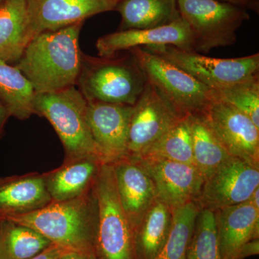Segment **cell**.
I'll return each instance as SVG.
<instances>
[{
  "instance_id": "14",
  "label": "cell",
  "mask_w": 259,
  "mask_h": 259,
  "mask_svg": "<svg viewBox=\"0 0 259 259\" xmlns=\"http://www.w3.org/2000/svg\"><path fill=\"white\" fill-rule=\"evenodd\" d=\"M32 38L115 10L121 0H26Z\"/></svg>"
},
{
  "instance_id": "37",
  "label": "cell",
  "mask_w": 259,
  "mask_h": 259,
  "mask_svg": "<svg viewBox=\"0 0 259 259\" xmlns=\"http://www.w3.org/2000/svg\"><path fill=\"white\" fill-rule=\"evenodd\" d=\"M0 230H1V227H0Z\"/></svg>"
},
{
  "instance_id": "24",
  "label": "cell",
  "mask_w": 259,
  "mask_h": 259,
  "mask_svg": "<svg viewBox=\"0 0 259 259\" xmlns=\"http://www.w3.org/2000/svg\"><path fill=\"white\" fill-rule=\"evenodd\" d=\"M35 93L23 73L0 59V100L10 115L25 120L33 115L32 101Z\"/></svg>"
},
{
  "instance_id": "22",
  "label": "cell",
  "mask_w": 259,
  "mask_h": 259,
  "mask_svg": "<svg viewBox=\"0 0 259 259\" xmlns=\"http://www.w3.org/2000/svg\"><path fill=\"white\" fill-rule=\"evenodd\" d=\"M171 222L172 209L156 199L135 231L138 258H156L168 238Z\"/></svg>"
},
{
  "instance_id": "19",
  "label": "cell",
  "mask_w": 259,
  "mask_h": 259,
  "mask_svg": "<svg viewBox=\"0 0 259 259\" xmlns=\"http://www.w3.org/2000/svg\"><path fill=\"white\" fill-rule=\"evenodd\" d=\"M115 10L121 16L118 30L158 28L181 18L177 0H121Z\"/></svg>"
},
{
  "instance_id": "29",
  "label": "cell",
  "mask_w": 259,
  "mask_h": 259,
  "mask_svg": "<svg viewBox=\"0 0 259 259\" xmlns=\"http://www.w3.org/2000/svg\"><path fill=\"white\" fill-rule=\"evenodd\" d=\"M212 91L214 98L244 114L259 128V75Z\"/></svg>"
},
{
  "instance_id": "7",
  "label": "cell",
  "mask_w": 259,
  "mask_h": 259,
  "mask_svg": "<svg viewBox=\"0 0 259 259\" xmlns=\"http://www.w3.org/2000/svg\"><path fill=\"white\" fill-rule=\"evenodd\" d=\"M180 16L193 35L196 52L208 54L236 41V32L250 19L241 7L216 0H177Z\"/></svg>"
},
{
  "instance_id": "1",
  "label": "cell",
  "mask_w": 259,
  "mask_h": 259,
  "mask_svg": "<svg viewBox=\"0 0 259 259\" xmlns=\"http://www.w3.org/2000/svg\"><path fill=\"white\" fill-rule=\"evenodd\" d=\"M83 24L40 32L28 42L14 66L30 81L35 94L76 87L82 59L79 37Z\"/></svg>"
},
{
  "instance_id": "13",
  "label": "cell",
  "mask_w": 259,
  "mask_h": 259,
  "mask_svg": "<svg viewBox=\"0 0 259 259\" xmlns=\"http://www.w3.org/2000/svg\"><path fill=\"white\" fill-rule=\"evenodd\" d=\"M130 159L137 162L149 175L154 185L156 197L170 208H176L198 199L204 179L194 165L158 158Z\"/></svg>"
},
{
  "instance_id": "36",
  "label": "cell",
  "mask_w": 259,
  "mask_h": 259,
  "mask_svg": "<svg viewBox=\"0 0 259 259\" xmlns=\"http://www.w3.org/2000/svg\"><path fill=\"white\" fill-rule=\"evenodd\" d=\"M3 1H4V0H0V3H1Z\"/></svg>"
},
{
  "instance_id": "23",
  "label": "cell",
  "mask_w": 259,
  "mask_h": 259,
  "mask_svg": "<svg viewBox=\"0 0 259 259\" xmlns=\"http://www.w3.org/2000/svg\"><path fill=\"white\" fill-rule=\"evenodd\" d=\"M194 165L204 180L232 156L210 128L204 114L188 116Z\"/></svg>"
},
{
  "instance_id": "6",
  "label": "cell",
  "mask_w": 259,
  "mask_h": 259,
  "mask_svg": "<svg viewBox=\"0 0 259 259\" xmlns=\"http://www.w3.org/2000/svg\"><path fill=\"white\" fill-rule=\"evenodd\" d=\"M127 51L137 59L147 81L183 117L204 114L214 100L212 90L176 65L145 48Z\"/></svg>"
},
{
  "instance_id": "12",
  "label": "cell",
  "mask_w": 259,
  "mask_h": 259,
  "mask_svg": "<svg viewBox=\"0 0 259 259\" xmlns=\"http://www.w3.org/2000/svg\"><path fill=\"white\" fill-rule=\"evenodd\" d=\"M204 115L231 156L259 166V128L249 117L215 98Z\"/></svg>"
},
{
  "instance_id": "15",
  "label": "cell",
  "mask_w": 259,
  "mask_h": 259,
  "mask_svg": "<svg viewBox=\"0 0 259 259\" xmlns=\"http://www.w3.org/2000/svg\"><path fill=\"white\" fill-rule=\"evenodd\" d=\"M173 46L194 51L193 35L187 22L181 17L173 23L158 28L117 30L97 40L98 56L110 57L136 47Z\"/></svg>"
},
{
  "instance_id": "18",
  "label": "cell",
  "mask_w": 259,
  "mask_h": 259,
  "mask_svg": "<svg viewBox=\"0 0 259 259\" xmlns=\"http://www.w3.org/2000/svg\"><path fill=\"white\" fill-rule=\"evenodd\" d=\"M26 0L0 3V59L16 64L31 40Z\"/></svg>"
},
{
  "instance_id": "11",
  "label": "cell",
  "mask_w": 259,
  "mask_h": 259,
  "mask_svg": "<svg viewBox=\"0 0 259 259\" xmlns=\"http://www.w3.org/2000/svg\"><path fill=\"white\" fill-rule=\"evenodd\" d=\"M88 102L87 117L102 163L127 158L132 105Z\"/></svg>"
},
{
  "instance_id": "28",
  "label": "cell",
  "mask_w": 259,
  "mask_h": 259,
  "mask_svg": "<svg viewBox=\"0 0 259 259\" xmlns=\"http://www.w3.org/2000/svg\"><path fill=\"white\" fill-rule=\"evenodd\" d=\"M187 259H222L218 243L214 211L201 208L196 218Z\"/></svg>"
},
{
  "instance_id": "34",
  "label": "cell",
  "mask_w": 259,
  "mask_h": 259,
  "mask_svg": "<svg viewBox=\"0 0 259 259\" xmlns=\"http://www.w3.org/2000/svg\"><path fill=\"white\" fill-rule=\"evenodd\" d=\"M10 115L9 110L3 102L0 100V139L4 133L5 124Z\"/></svg>"
},
{
  "instance_id": "3",
  "label": "cell",
  "mask_w": 259,
  "mask_h": 259,
  "mask_svg": "<svg viewBox=\"0 0 259 259\" xmlns=\"http://www.w3.org/2000/svg\"><path fill=\"white\" fill-rule=\"evenodd\" d=\"M147 83L137 59L129 54L94 57L82 54L76 86L87 101L134 106Z\"/></svg>"
},
{
  "instance_id": "35",
  "label": "cell",
  "mask_w": 259,
  "mask_h": 259,
  "mask_svg": "<svg viewBox=\"0 0 259 259\" xmlns=\"http://www.w3.org/2000/svg\"><path fill=\"white\" fill-rule=\"evenodd\" d=\"M248 202H250V204L253 205L255 209H259V187L253 191V193L248 199Z\"/></svg>"
},
{
  "instance_id": "25",
  "label": "cell",
  "mask_w": 259,
  "mask_h": 259,
  "mask_svg": "<svg viewBox=\"0 0 259 259\" xmlns=\"http://www.w3.org/2000/svg\"><path fill=\"white\" fill-rule=\"evenodd\" d=\"M0 259H30L51 242L28 227L0 220Z\"/></svg>"
},
{
  "instance_id": "17",
  "label": "cell",
  "mask_w": 259,
  "mask_h": 259,
  "mask_svg": "<svg viewBox=\"0 0 259 259\" xmlns=\"http://www.w3.org/2000/svg\"><path fill=\"white\" fill-rule=\"evenodd\" d=\"M214 214L222 259H237L245 243L258 239L259 209L248 201L217 209Z\"/></svg>"
},
{
  "instance_id": "31",
  "label": "cell",
  "mask_w": 259,
  "mask_h": 259,
  "mask_svg": "<svg viewBox=\"0 0 259 259\" xmlns=\"http://www.w3.org/2000/svg\"><path fill=\"white\" fill-rule=\"evenodd\" d=\"M259 241L258 239L253 240L245 243L238 253L237 259H245L251 255H258Z\"/></svg>"
},
{
  "instance_id": "32",
  "label": "cell",
  "mask_w": 259,
  "mask_h": 259,
  "mask_svg": "<svg viewBox=\"0 0 259 259\" xmlns=\"http://www.w3.org/2000/svg\"><path fill=\"white\" fill-rule=\"evenodd\" d=\"M221 3H228L241 7L245 9H251L255 12L258 10L259 0H216Z\"/></svg>"
},
{
  "instance_id": "16",
  "label": "cell",
  "mask_w": 259,
  "mask_h": 259,
  "mask_svg": "<svg viewBox=\"0 0 259 259\" xmlns=\"http://www.w3.org/2000/svg\"><path fill=\"white\" fill-rule=\"evenodd\" d=\"M112 166L121 205L135 232L141 218L157 199L154 185L134 160L124 158Z\"/></svg>"
},
{
  "instance_id": "10",
  "label": "cell",
  "mask_w": 259,
  "mask_h": 259,
  "mask_svg": "<svg viewBox=\"0 0 259 259\" xmlns=\"http://www.w3.org/2000/svg\"><path fill=\"white\" fill-rule=\"evenodd\" d=\"M259 187V166L231 156L204 180L196 202L213 211L247 202Z\"/></svg>"
},
{
  "instance_id": "20",
  "label": "cell",
  "mask_w": 259,
  "mask_h": 259,
  "mask_svg": "<svg viewBox=\"0 0 259 259\" xmlns=\"http://www.w3.org/2000/svg\"><path fill=\"white\" fill-rule=\"evenodd\" d=\"M51 200L47 181L42 177H28L0 182V215L35 210Z\"/></svg>"
},
{
  "instance_id": "30",
  "label": "cell",
  "mask_w": 259,
  "mask_h": 259,
  "mask_svg": "<svg viewBox=\"0 0 259 259\" xmlns=\"http://www.w3.org/2000/svg\"><path fill=\"white\" fill-rule=\"evenodd\" d=\"M66 250L59 245L51 243L47 248L30 259H59Z\"/></svg>"
},
{
  "instance_id": "26",
  "label": "cell",
  "mask_w": 259,
  "mask_h": 259,
  "mask_svg": "<svg viewBox=\"0 0 259 259\" xmlns=\"http://www.w3.org/2000/svg\"><path fill=\"white\" fill-rule=\"evenodd\" d=\"M200 209L196 201L172 209L168 238L154 259H187V249Z\"/></svg>"
},
{
  "instance_id": "8",
  "label": "cell",
  "mask_w": 259,
  "mask_h": 259,
  "mask_svg": "<svg viewBox=\"0 0 259 259\" xmlns=\"http://www.w3.org/2000/svg\"><path fill=\"white\" fill-rule=\"evenodd\" d=\"M143 48L176 65L212 90L226 88L258 75V53L233 59H218L173 46Z\"/></svg>"
},
{
  "instance_id": "21",
  "label": "cell",
  "mask_w": 259,
  "mask_h": 259,
  "mask_svg": "<svg viewBox=\"0 0 259 259\" xmlns=\"http://www.w3.org/2000/svg\"><path fill=\"white\" fill-rule=\"evenodd\" d=\"M101 164L99 158L88 157L74 160L60 168L47 181L51 199L61 202L82 196L96 179Z\"/></svg>"
},
{
  "instance_id": "9",
  "label": "cell",
  "mask_w": 259,
  "mask_h": 259,
  "mask_svg": "<svg viewBox=\"0 0 259 259\" xmlns=\"http://www.w3.org/2000/svg\"><path fill=\"white\" fill-rule=\"evenodd\" d=\"M182 117L157 89L147 81L133 109L127 158H136L144 154Z\"/></svg>"
},
{
  "instance_id": "5",
  "label": "cell",
  "mask_w": 259,
  "mask_h": 259,
  "mask_svg": "<svg viewBox=\"0 0 259 259\" xmlns=\"http://www.w3.org/2000/svg\"><path fill=\"white\" fill-rule=\"evenodd\" d=\"M32 107L34 113L51 122L71 161L88 157L100 159L87 117L88 102L76 87L35 94Z\"/></svg>"
},
{
  "instance_id": "2",
  "label": "cell",
  "mask_w": 259,
  "mask_h": 259,
  "mask_svg": "<svg viewBox=\"0 0 259 259\" xmlns=\"http://www.w3.org/2000/svg\"><path fill=\"white\" fill-rule=\"evenodd\" d=\"M0 220L32 228L65 249L94 253L97 225L95 197L94 202L86 196L54 201L30 212L0 215Z\"/></svg>"
},
{
  "instance_id": "33",
  "label": "cell",
  "mask_w": 259,
  "mask_h": 259,
  "mask_svg": "<svg viewBox=\"0 0 259 259\" xmlns=\"http://www.w3.org/2000/svg\"><path fill=\"white\" fill-rule=\"evenodd\" d=\"M59 259H95V255L92 252L66 250Z\"/></svg>"
},
{
  "instance_id": "27",
  "label": "cell",
  "mask_w": 259,
  "mask_h": 259,
  "mask_svg": "<svg viewBox=\"0 0 259 259\" xmlns=\"http://www.w3.org/2000/svg\"><path fill=\"white\" fill-rule=\"evenodd\" d=\"M141 157L163 158L194 165L188 116L182 117L157 142L138 158Z\"/></svg>"
},
{
  "instance_id": "4",
  "label": "cell",
  "mask_w": 259,
  "mask_h": 259,
  "mask_svg": "<svg viewBox=\"0 0 259 259\" xmlns=\"http://www.w3.org/2000/svg\"><path fill=\"white\" fill-rule=\"evenodd\" d=\"M95 182V259H139L135 232L121 205L112 164L102 163Z\"/></svg>"
}]
</instances>
